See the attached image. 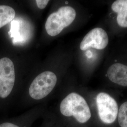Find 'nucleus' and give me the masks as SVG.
Here are the masks:
<instances>
[{
	"label": "nucleus",
	"instance_id": "9b49d317",
	"mask_svg": "<svg viewBox=\"0 0 127 127\" xmlns=\"http://www.w3.org/2000/svg\"><path fill=\"white\" fill-rule=\"evenodd\" d=\"M49 0H36V3L38 7L40 9H43L45 8Z\"/></svg>",
	"mask_w": 127,
	"mask_h": 127
},
{
	"label": "nucleus",
	"instance_id": "20e7f679",
	"mask_svg": "<svg viewBox=\"0 0 127 127\" xmlns=\"http://www.w3.org/2000/svg\"><path fill=\"white\" fill-rule=\"evenodd\" d=\"M96 103L101 121L105 124L114 122L119 111L118 104L114 99L106 93L101 92L96 96Z\"/></svg>",
	"mask_w": 127,
	"mask_h": 127
},
{
	"label": "nucleus",
	"instance_id": "1a4fd4ad",
	"mask_svg": "<svg viewBox=\"0 0 127 127\" xmlns=\"http://www.w3.org/2000/svg\"><path fill=\"white\" fill-rule=\"evenodd\" d=\"M16 15L15 10L7 5H0V28L13 20Z\"/></svg>",
	"mask_w": 127,
	"mask_h": 127
},
{
	"label": "nucleus",
	"instance_id": "f257e3e1",
	"mask_svg": "<svg viewBox=\"0 0 127 127\" xmlns=\"http://www.w3.org/2000/svg\"><path fill=\"white\" fill-rule=\"evenodd\" d=\"M61 114L66 117L73 116L78 122L86 123L91 119V110L85 99L73 92L67 95L60 105Z\"/></svg>",
	"mask_w": 127,
	"mask_h": 127
},
{
	"label": "nucleus",
	"instance_id": "9d476101",
	"mask_svg": "<svg viewBox=\"0 0 127 127\" xmlns=\"http://www.w3.org/2000/svg\"><path fill=\"white\" fill-rule=\"evenodd\" d=\"M118 122L121 127H127V101L122 104L118 111Z\"/></svg>",
	"mask_w": 127,
	"mask_h": 127
},
{
	"label": "nucleus",
	"instance_id": "423d86ee",
	"mask_svg": "<svg viewBox=\"0 0 127 127\" xmlns=\"http://www.w3.org/2000/svg\"><path fill=\"white\" fill-rule=\"evenodd\" d=\"M109 38L106 32L101 28H95L89 32L83 38L80 44L82 51L93 48L97 50H103L107 46Z\"/></svg>",
	"mask_w": 127,
	"mask_h": 127
},
{
	"label": "nucleus",
	"instance_id": "7ed1b4c3",
	"mask_svg": "<svg viewBox=\"0 0 127 127\" xmlns=\"http://www.w3.org/2000/svg\"><path fill=\"white\" fill-rule=\"evenodd\" d=\"M57 82V77L54 73L50 71L41 73L34 79L29 87V95L35 100H41L50 93Z\"/></svg>",
	"mask_w": 127,
	"mask_h": 127
},
{
	"label": "nucleus",
	"instance_id": "6e6552de",
	"mask_svg": "<svg viewBox=\"0 0 127 127\" xmlns=\"http://www.w3.org/2000/svg\"><path fill=\"white\" fill-rule=\"evenodd\" d=\"M112 9L117 13V22L121 27H127V0H117L112 5Z\"/></svg>",
	"mask_w": 127,
	"mask_h": 127
},
{
	"label": "nucleus",
	"instance_id": "f8f14e48",
	"mask_svg": "<svg viewBox=\"0 0 127 127\" xmlns=\"http://www.w3.org/2000/svg\"><path fill=\"white\" fill-rule=\"evenodd\" d=\"M0 127H19L18 125L10 123H3L0 124Z\"/></svg>",
	"mask_w": 127,
	"mask_h": 127
},
{
	"label": "nucleus",
	"instance_id": "39448f33",
	"mask_svg": "<svg viewBox=\"0 0 127 127\" xmlns=\"http://www.w3.org/2000/svg\"><path fill=\"white\" fill-rule=\"evenodd\" d=\"M15 81L13 62L8 58L0 59V97L8 96L13 88Z\"/></svg>",
	"mask_w": 127,
	"mask_h": 127
},
{
	"label": "nucleus",
	"instance_id": "0eeeda50",
	"mask_svg": "<svg viewBox=\"0 0 127 127\" xmlns=\"http://www.w3.org/2000/svg\"><path fill=\"white\" fill-rule=\"evenodd\" d=\"M107 74L111 82L120 86L127 87V65L114 64L109 67Z\"/></svg>",
	"mask_w": 127,
	"mask_h": 127
},
{
	"label": "nucleus",
	"instance_id": "f03ea898",
	"mask_svg": "<svg viewBox=\"0 0 127 127\" xmlns=\"http://www.w3.org/2000/svg\"><path fill=\"white\" fill-rule=\"evenodd\" d=\"M76 17L75 9L70 6H64L51 14L45 23L47 33L51 36L58 35L65 27L73 23Z\"/></svg>",
	"mask_w": 127,
	"mask_h": 127
}]
</instances>
